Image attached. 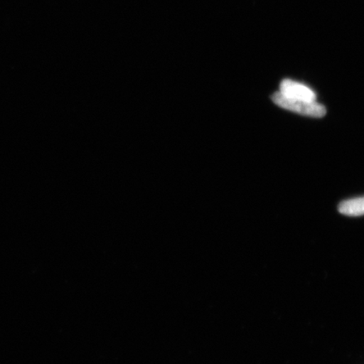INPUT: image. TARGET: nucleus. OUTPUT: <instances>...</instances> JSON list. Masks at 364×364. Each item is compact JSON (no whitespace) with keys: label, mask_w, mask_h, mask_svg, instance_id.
Here are the masks:
<instances>
[{"label":"nucleus","mask_w":364,"mask_h":364,"mask_svg":"<svg viewBox=\"0 0 364 364\" xmlns=\"http://www.w3.org/2000/svg\"><path fill=\"white\" fill-rule=\"evenodd\" d=\"M272 100L277 106L304 116L320 118L325 117L326 114V107L316 101L307 102L287 98L279 91L272 95Z\"/></svg>","instance_id":"obj_1"},{"label":"nucleus","mask_w":364,"mask_h":364,"mask_svg":"<svg viewBox=\"0 0 364 364\" xmlns=\"http://www.w3.org/2000/svg\"><path fill=\"white\" fill-rule=\"evenodd\" d=\"M279 92L289 99L302 100V101L316 102L315 91L299 82L284 80L280 85Z\"/></svg>","instance_id":"obj_2"},{"label":"nucleus","mask_w":364,"mask_h":364,"mask_svg":"<svg viewBox=\"0 0 364 364\" xmlns=\"http://www.w3.org/2000/svg\"><path fill=\"white\" fill-rule=\"evenodd\" d=\"M341 215L347 216L364 215V197L346 200L341 202L338 207Z\"/></svg>","instance_id":"obj_3"}]
</instances>
